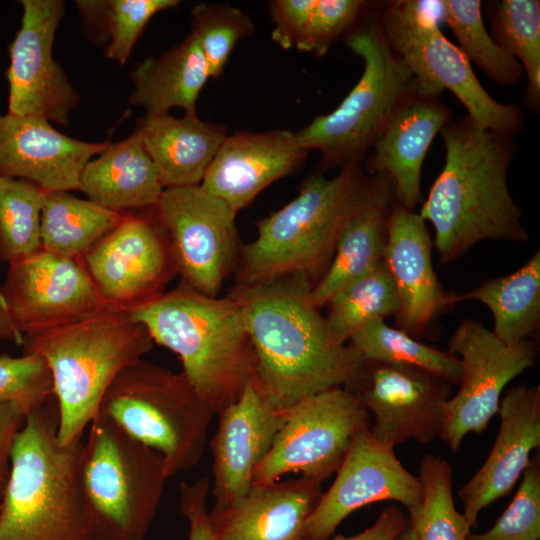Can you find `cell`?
<instances>
[{
	"instance_id": "obj_16",
	"label": "cell",
	"mask_w": 540,
	"mask_h": 540,
	"mask_svg": "<svg viewBox=\"0 0 540 540\" xmlns=\"http://www.w3.org/2000/svg\"><path fill=\"white\" fill-rule=\"evenodd\" d=\"M21 26L9 46L8 112L33 115L66 126L80 96L52 56L65 12L61 0H21Z\"/></svg>"
},
{
	"instance_id": "obj_32",
	"label": "cell",
	"mask_w": 540,
	"mask_h": 540,
	"mask_svg": "<svg viewBox=\"0 0 540 540\" xmlns=\"http://www.w3.org/2000/svg\"><path fill=\"white\" fill-rule=\"evenodd\" d=\"M124 215L67 191H46L41 211L42 249L81 259Z\"/></svg>"
},
{
	"instance_id": "obj_43",
	"label": "cell",
	"mask_w": 540,
	"mask_h": 540,
	"mask_svg": "<svg viewBox=\"0 0 540 540\" xmlns=\"http://www.w3.org/2000/svg\"><path fill=\"white\" fill-rule=\"evenodd\" d=\"M209 488L208 477H202L194 483L180 484V511L189 523L188 540H216L206 505Z\"/></svg>"
},
{
	"instance_id": "obj_40",
	"label": "cell",
	"mask_w": 540,
	"mask_h": 540,
	"mask_svg": "<svg viewBox=\"0 0 540 540\" xmlns=\"http://www.w3.org/2000/svg\"><path fill=\"white\" fill-rule=\"evenodd\" d=\"M191 25L213 78L223 73L238 41L254 31V23L247 13L214 3L196 5L191 11Z\"/></svg>"
},
{
	"instance_id": "obj_25",
	"label": "cell",
	"mask_w": 540,
	"mask_h": 540,
	"mask_svg": "<svg viewBox=\"0 0 540 540\" xmlns=\"http://www.w3.org/2000/svg\"><path fill=\"white\" fill-rule=\"evenodd\" d=\"M452 120V112L438 98L418 93L393 116L367 159L370 175L385 173L395 184V198L413 211L422 201L421 169L438 132Z\"/></svg>"
},
{
	"instance_id": "obj_30",
	"label": "cell",
	"mask_w": 540,
	"mask_h": 540,
	"mask_svg": "<svg viewBox=\"0 0 540 540\" xmlns=\"http://www.w3.org/2000/svg\"><path fill=\"white\" fill-rule=\"evenodd\" d=\"M366 6L367 2L359 0H274L270 2L271 37L284 49L321 57L353 26Z\"/></svg>"
},
{
	"instance_id": "obj_19",
	"label": "cell",
	"mask_w": 540,
	"mask_h": 540,
	"mask_svg": "<svg viewBox=\"0 0 540 540\" xmlns=\"http://www.w3.org/2000/svg\"><path fill=\"white\" fill-rule=\"evenodd\" d=\"M287 410L264 394L253 373L239 398L217 414L218 428L211 440L214 507L229 506L247 494Z\"/></svg>"
},
{
	"instance_id": "obj_2",
	"label": "cell",
	"mask_w": 540,
	"mask_h": 540,
	"mask_svg": "<svg viewBox=\"0 0 540 540\" xmlns=\"http://www.w3.org/2000/svg\"><path fill=\"white\" fill-rule=\"evenodd\" d=\"M445 165L423 202L420 216L435 229L439 262L450 263L485 239L526 242L522 211L507 184L517 145L466 115L442 129Z\"/></svg>"
},
{
	"instance_id": "obj_15",
	"label": "cell",
	"mask_w": 540,
	"mask_h": 540,
	"mask_svg": "<svg viewBox=\"0 0 540 540\" xmlns=\"http://www.w3.org/2000/svg\"><path fill=\"white\" fill-rule=\"evenodd\" d=\"M0 295L23 336L69 325L106 306L80 259L42 248L8 264Z\"/></svg>"
},
{
	"instance_id": "obj_1",
	"label": "cell",
	"mask_w": 540,
	"mask_h": 540,
	"mask_svg": "<svg viewBox=\"0 0 540 540\" xmlns=\"http://www.w3.org/2000/svg\"><path fill=\"white\" fill-rule=\"evenodd\" d=\"M314 282L305 274L236 285L254 351V376L264 394L288 409L317 393L352 390L365 360L349 344L338 343L310 299Z\"/></svg>"
},
{
	"instance_id": "obj_9",
	"label": "cell",
	"mask_w": 540,
	"mask_h": 540,
	"mask_svg": "<svg viewBox=\"0 0 540 540\" xmlns=\"http://www.w3.org/2000/svg\"><path fill=\"white\" fill-rule=\"evenodd\" d=\"M347 44L363 60L362 76L336 109L295 132L300 146L319 151L327 166L360 162L417 93L413 75L381 31L378 14L354 30Z\"/></svg>"
},
{
	"instance_id": "obj_33",
	"label": "cell",
	"mask_w": 540,
	"mask_h": 540,
	"mask_svg": "<svg viewBox=\"0 0 540 540\" xmlns=\"http://www.w3.org/2000/svg\"><path fill=\"white\" fill-rule=\"evenodd\" d=\"M327 304V327L341 344L370 321L396 317L400 311L399 296L384 261L340 288Z\"/></svg>"
},
{
	"instance_id": "obj_7",
	"label": "cell",
	"mask_w": 540,
	"mask_h": 540,
	"mask_svg": "<svg viewBox=\"0 0 540 540\" xmlns=\"http://www.w3.org/2000/svg\"><path fill=\"white\" fill-rule=\"evenodd\" d=\"M82 443L79 480L94 540H143L169 478L162 456L98 411Z\"/></svg>"
},
{
	"instance_id": "obj_29",
	"label": "cell",
	"mask_w": 540,
	"mask_h": 540,
	"mask_svg": "<svg viewBox=\"0 0 540 540\" xmlns=\"http://www.w3.org/2000/svg\"><path fill=\"white\" fill-rule=\"evenodd\" d=\"M209 77L206 59L191 32L159 57H147L130 73L135 89L129 101L143 107L145 116L167 114L175 107L194 114Z\"/></svg>"
},
{
	"instance_id": "obj_12",
	"label": "cell",
	"mask_w": 540,
	"mask_h": 540,
	"mask_svg": "<svg viewBox=\"0 0 540 540\" xmlns=\"http://www.w3.org/2000/svg\"><path fill=\"white\" fill-rule=\"evenodd\" d=\"M448 351L460 360L461 380L458 393L445 404L439 438L457 451L468 433L488 427L504 387L535 364L538 346L529 338L504 343L482 323L467 319L450 337Z\"/></svg>"
},
{
	"instance_id": "obj_45",
	"label": "cell",
	"mask_w": 540,
	"mask_h": 540,
	"mask_svg": "<svg viewBox=\"0 0 540 540\" xmlns=\"http://www.w3.org/2000/svg\"><path fill=\"white\" fill-rule=\"evenodd\" d=\"M408 525L409 520L403 512L396 505H388L375 522L362 532L353 536L332 535L327 540H395Z\"/></svg>"
},
{
	"instance_id": "obj_4",
	"label": "cell",
	"mask_w": 540,
	"mask_h": 540,
	"mask_svg": "<svg viewBox=\"0 0 540 540\" xmlns=\"http://www.w3.org/2000/svg\"><path fill=\"white\" fill-rule=\"evenodd\" d=\"M58 410L49 399L16 435L0 501V540H94L79 480L82 438L58 441Z\"/></svg>"
},
{
	"instance_id": "obj_14",
	"label": "cell",
	"mask_w": 540,
	"mask_h": 540,
	"mask_svg": "<svg viewBox=\"0 0 540 540\" xmlns=\"http://www.w3.org/2000/svg\"><path fill=\"white\" fill-rule=\"evenodd\" d=\"M80 261L104 303L126 312L163 293L177 274L168 235L155 214L126 213Z\"/></svg>"
},
{
	"instance_id": "obj_26",
	"label": "cell",
	"mask_w": 540,
	"mask_h": 540,
	"mask_svg": "<svg viewBox=\"0 0 540 540\" xmlns=\"http://www.w3.org/2000/svg\"><path fill=\"white\" fill-rule=\"evenodd\" d=\"M395 201L392 178L385 173L370 175L361 201L339 235L327 270L311 289L314 306L320 309L340 288L383 261Z\"/></svg>"
},
{
	"instance_id": "obj_21",
	"label": "cell",
	"mask_w": 540,
	"mask_h": 540,
	"mask_svg": "<svg viewBox=\"0 0 540 540\" xmlns=\"http://www.w3.org/2000/svg\"><path fill=\"white\" fill-rule=\"evenodd\" d=\"M108 143L71 138L39 116L0 112V176L28 180L45 191L79 190L85 165Z\"/></svg>"
},
{
	"instance_id": "obj_31",
	"label": "cell",
	"mask_w": 540,
	"mask_h": 540,
	"mask_svg": "<svg viewBox=\"0 0 540 540\" xmlns=\"http://www.w3.org/2000/svg\"><path fill=\"white\" fill-rule=\"evenodd\" d=\"M458 300L485 304L493 315L492 332L502 342L527 339L540 325V251L515 272L486 280Z\"/></svg>"
},
{
	"instance_id": "obj_18",
	"label": "cell",
	"mask_w": 540,
	"mask_h": 540,
	"mask_svg": "<svg viewBox=\"0 0 540 540\" xmlns=\"http://www.w3.org/2000/svg\"><path fill=\"white\" fill-rule=\"evenodd\" d=\"M336 474L309 516L302 539H329L347 516L372 503L399 502L408 509L409 516L422 504L418 476L402 465L393 448L376 440L370 428L354 437Z\"/></svg>"
},
{
	"instance_id": "obj_23",
	"label": "cell",
	"mask_w": 540,
	"mask_h": 540,
	"mask_svg": "<svg viewBox=\"0 0 540 540\" xmlns=\"http://www.w3.org/2000/svg\"><path fill=\"white\" fill-rule=\"evenodd\" d=\"M307 150L295 132H236L227 136L200 186L238 213L274 181L293 172Z\"/></svg>"
},
{
	"instance_id": "obj_34",
	"label": "cell",
	"mask_w": 540,
	"mask_h": 540,
	"mask_svg": "<svg viewBox=\"0 0 540 540\" xmlns=\"http://www.w3.org/2000/svg\"><path fill=\"white\" fill-rule=\"evenodd\" d=\"M349 342L365 361L414 366L430 371L450 384H460L461 364L456 355L428 346L404 331L388 326L383 319L365 324Z\"/></svg>"
},
{
	"instance_id": "obj_28",
	"label": "cell",
	"mask_w": 540,
	"mask_h": 540,
	"mask_svg": "<svg viewBox=\"0 0 540 540\" xmlns=\"http://www.w3.org/2000/svg\"><path fill=\"white\" fill-rule=\"evenodd\" d=\"M164 189L137 130L119 142H109L90 160L79 188L92 202L121 214L153 209Z\"/></svg>"
},
{
	"instance_id": "obj_24",
	"label": "cell",
	"mask_w": 540,
	"mask_h": 540,
	"mask_svg": "<svg viewBox=\"0 0 540 540\" xmlns=\"http://www.w3.org/2000/svg\"><path fill=\"white\" fill-rule=\"evenodd\" d=\"M322 494L320 482L304 477L252 485L235 503L214 507L210 525L216 540H300Z\"/></svg>"
},
{
	"instance_id": "obj_47",
	"label": "cell",
	"mask_w": 540,
	"mask_h": 540,
	"mask_svg": "<svg viewBox=\"0 0 540 540\" xmlns=\"http://www.w3.org/2000/svg\"><path fill=\"white\" fill-rule=\"evenodd\" d=\"M395 540H418L414 529L410 524L397 536Z\"/></svg>"
},
{
	"instance_id": "obj_8",
	"label": "cell",
	"mask_w": 540,
	"mask_h": 540,
	"mask_svg": "<svg viewBox=\"0 0 540 540\" xmlns=\"http://www.w3.org/2000/svg\"><path fill=\"white\" fill-rule=\"evenodd\" d=\"M99 411L158 452L169 477L198 464L213 415L182 372L142 359L117 375Z\"/></svg>"
},
{
	"instance_id": "obj_46",
	"label": "cell",
	"mask_w": 540,
	"mask_h": 540,
	"mask_svg": "<svg viewBox=\"0 0 540 540\" xmlns=\"http://www.w3.org/2000/svg\"><path fill=\"white\" fill-rule=\"evenodd\" d=\"M0 340L9 341L17 345H22L24 341L23 334L14 324L5 303L0 295Z\"/></svg>"
},
{
	"instance_id": "obj_13",
	"label": "cell",
	"mask_w": 540,
	"mask_h": 540,
	"mask_svg": "<svg viewBox=\"0 0 540 540\" xmlns=\"http://www.w3.org/2000/svg\"><path fill=\"white\" fill-rule=\"evenodd\" d=\"M182 283L216 297L236 263L237 212L200 185L165 188L153 208Z\"/></svg>"
},
{
	"instance_id": "obj_36",
	"label": "cell",
	"mask_w": 540,
	"mask_h": 540,
	"mask_svg": "<svg viewBox=\"0 0 540 540\" xmlns=\"http://www.w3.org/2000/svg\"><path fill=\"white\" fill-rule=\"evenodd\" d=\"M492 38L516 59L527 75L526 105L540 103V2L502 0L490 9Z\"/></svg>"
},
{
	"instance_id": "obj_17",
	"label": "cell",
	"mask_w": 540,
	"mask_h": 540,
	"mask_svg": "<svg viewBox=\"0 0 540 540\" xmlns=\"http://www.w3.org/2000/svg\"><path fill=\"white\" fill-rule=\"evenodd\" d=\"M451 386L422 368L365 361L351 391L374 417L371 434L394 449L408 440L428 444L439 438Z\"/></svg>"
},
{
	"instance_id": "obj_20",
	"label": "cell",
	"mask_w": 540,
	"mask_h": 540,
	"mask_svg": "<svg viewBox=\"0 0 540 540\" xmlns=\"http://www.w3.org/2000/svg\"><path fill=\"white\" fill-rule=\"evenodd\" d=\"M425 222L395 201L383 256L400 300L397 328L416 339L459 302L458 294L445 290L434 271L433 242Z\"/></svg>"
},
{
	"instance_id": "obj_27",
	"label": "cell",
	"mask_w": 540,
	"mask_h": 540,
	"mask_svg": "<svg viewBox=\"0 0 540 540\" xmlns=\"http://www.w3.org/2000/svg\"><path fill=\"white\" fill-rule=\"evenodd\" d=\"M136 130L164 188L200 185L227 137L224 126L205 122L197 113L145 116Z\"/></svg>"
},
{
	"instance_id": "obj_42",
	"label": "cell",
	"mask_w": 540,
	"mask_h": 540,
	"mask_svg": "<svg viewBox=\"0 0 540 540\" xmlns=\"http://www.w3.org/2000/svg\"><path fill=\"white\" fill-rule=\"evenodd\" d=\"M53 398V382L46 362L38 355H0V400L20 407L26 415Z\"/></svg>"
},
{
	"instance_id": "obj_6",
	"label": "cell",
	"mask_w": 540,
	"mask_h": 540,
	"mask_svg": "<svg viewBox=\"0 0 540 540\" xmlns=\"http://www.w3.org/2000/svg\"><path fill=\"white\" fill-rule=\"evenodd\" d=\"M369 180L359 162L346 164L332 178L310 177L292 201L257 223V237L241 249L237 285L293 274H305L315 285Z\"/></svg>"
},
{
	"instance_id": "obj_5",
	"label": "cell",
	"mask_w": 540,
	"mask_h": 540,
	"mask_svg": "<svg viewBox=\"0 0 540 540\" xmlns=\"http://www.w3.org/2000/svg\"><path fill=\"white\" fill-rule=\"evenodd\" d=\"M152 342L128 312L107 305L80 321L24 336L23 353L40 356L50 370L62 445L82 438L111 383Z\"/></svg>"
},
{
	"instance_id": "obj_41",
	"label": "cell",
	"mask_w": 540,
	"mask_h": 540,
	"mask_svg": "<svg viewBox=\"0 0 540 540\" xmlns=\"http://www.w3.org/2000/svg\"><path fill=\"white\" fill-rule=\"evenodd\" d=\"M540 539V454L529 460L508 508L487 531L469 533L465 540Z\"/></svg>"
},
{
	"instance_id": "obj_44",
	"label": "cell",
	"mask_w": 540,
	"mask_h": 540,
	"mask_svg": "<svg viewBox=\"0 0 540 540\" xmlns=\"http://www.w3.org/2000/svg\"><path fill=\"white\" fill-rule=\"evenodd\" d=\"M26 416L16 404L0 400V501L9 476L12 447Z\"/></svg>"
},
{
	"instance_id": "obj_22",
	"label": "cell",
	"mask_w": 540,
	"mask_h": 540,
	"mask_svg": "<svg viewBox=\"0 0 540 540\" xmlns=\"http://www.w3.org/2000/svg\"><path fill=\"white\" fill-rule=\"evenodd\" d=\"M500 427L493 447L478 472L458 491L463 515L476 528L480 512L510 493L540 446V387L525 383L500 400Z\"/></svg>"
},
{
	"instance_id": "obj_38",
	"label": "cell",
	"mask_w": 540,
	"mask_h": 540,
	"mask_svg": "<svg viewBox=\"0 0 540 540\" xmlns=\"http://www.w3.org/2000/svg\"><path fill=\"white\" fill-rule=\"evenodd\" d=\"M45 193L31 181L0 176V261L10 264L42 248Z\"/></svg>"
},
{
	"instance_id": "obj_10",
	"label": "cell",
	"mask_w": 540,
	"mask_h": 540,
	"mask_svg": "<svg viewBox=\"0 0 540 540\" xmlns=\"http://www.w3.org/2000/svg\"><path fill=\"white\" fill-rule=\"evenodd\" d=\"M378 22L388 44L413 75L418 94L438 98L449 90L480 126L512 137L523 129L521 110L490 96L468 59L443 35L420 1H391L378 14Z\"/></svg>"
},
{
	"instance_id": "obj_11",
	"label": "cell",
	"mask_w": 540,
	"mask_h": 540,
	"mask_svg": "<svg viewBox=\"0 0 540 540\" xmlns=\"http://www.w3.org/2000/svg\"><path fill=\"white\" fill-rule=\"evenodd\" d=\"M371 417L344 387L309 396L288 408L271 450L255 469L252 485H265L290 473L318 482L340 468L354 437L370 428Z\"/></svg>"
},
{
	"instance_id": "obj_39",
	"label": "cell",
	"mask_w": 540,
	"mask_h": 540,
	"mask_svg": "<svg viewBox=\"0 0 540 540\" xmlns=\"http://www.w3.org/2000/svg\"><path fill=\"white\" fill-rule=\"evenodd\" d=\"M82 14L99 19L110 42L104 56L124 65L144 27L156 13L176 7L178 0L77 1Z\"/></svg>"
},
{
	"instance_id": "obj_35",
	"label": "cell",
	"mask_w": 540,
	"mask_h": 540,
	"mask_svg": "<svg viewBox=\"0 0 540 540\" xmlns=\"http://www.w3.org/2000/svg\"><path fill=\"white\" fill-rule=\"evenodd\" d=\"M441 19L451 29L459 49L500 85H513L523 74L520 62L498 45L488 33L479 0H443L438 2Z\"/></svg>"
},
{
	"instance_id": "obj_37",
	"label": "cell",
	"mask_w": 540,
	"mask_h": 540,
	"mask_svg": "<svg viewBox=\"0 0 540 540\" xmlns=\"http://www.w3.org/2000/svg\"><path fill=\"white\" fill-rule=\"evenodd\" d=\"M451 465L445 459L426 454L420 464L423 500L409 516L418 540H465L471 532L464 515L454 505Z\"/></svg>"
},
{
	"instance_id": "obj_3",
	"label": "cell",
	"mask_w": 540,
	"mask_h": 540,
	"mask_svg": "<svg viewBox=\"0 0 540 540\" xmlns=\"http://www.w3.org/2000/svg\"><path fill=\"white\" fill-rule=\"evenodd\" d=\"M151 339L174 352L212 414L235 402L255 371L254 351L239 302L180 283L128 312Z\"/></svg>"
}]
</instances>
